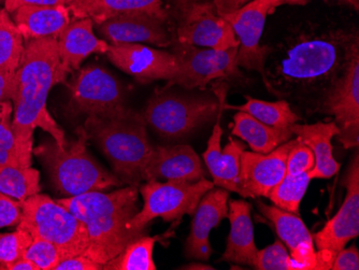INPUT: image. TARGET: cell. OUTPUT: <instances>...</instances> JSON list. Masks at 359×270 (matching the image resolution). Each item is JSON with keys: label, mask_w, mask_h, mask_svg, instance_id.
<instances>
[{"label": "cell", "mask_w": 359, "mask_h": 270, "mask_svg": "<svg viewBox=\"0 0 359 270\" xmlns=\"http://www.w3.org/2000/svg\"><path fill=\"white\" fill-rule=\"evenodd\" d=\"M357 46V28L316 24L296 28L276 46H268L265 74L271 94L311 98L316 106Z\"/></svg>", "instance_id": "6da1fadb"}, {"label": "cell", "mask_w": 359, "mask_h": 270, "mask_svg": "<svg viewBox=\"0 0 359 270\" xmlns=\"http://www.w3.org/2000/svg\"><path fill=\"white\" fill-rule=\"evenodd\" d=\"M69 74L60 60L57 39L40 38L25 41L23 55L14 74L12 130L22 167L32 166L34 132L41 128L60 146L67 144L64 130L46 108L48 93L65 83Z\"/></svg>", "instance_id": "7a4b0ae2"}, {"label": "cell", "mask_w": 359, "mask_h": 270, "mask_svg": "<svg viewBox=\"0 0 359 270\" xmlns=\"http://www.w3.org/2000/svg\"><path fill=\"white\" fill-rule=\"evenodd\" d=\"M57 201L83 222L88 234V247L84 255L102 267L126 245L147 233L130 225L140 208L136 185L121 187L108 193L94 191Z\"/></svg>", "instance_id": "3957f363"}, {"label": "cell", "mask_w": 359, "mask_h": 270, "mask_svg": "<svg viewBox=\"0 0 359 270\" xmlns=\"http://www.w3.org/2000/svg\"><path fill=\"white\" fill-rule=\"evenodd\" d=\"M112 166L123 184L136 185L144 181V171L154 146L151 144L147 125L140 112L128 106L116 114L90 116L83 126Z\"/></svg>", "instance_id": "277c9868"}, {"label": "cell", "mask_w": 359, "mask_h": 270, "mask_svg": "<svg viewBox=\"0 0 359 270\" xmlns=\"http://www.w3.org/2000/svg\"><path fill=\"white\" fill-rule=\"evenodd\" d=\"M78 138L60 146L55 140H46L32 149L48 171L54 189L65 197L78 196L94 191H108L122 187L113 173L95 160L88 149L83 127L76 130Z\"/></svg>", "instance_id": "5b68a950"}, {"label": "cell", "mask_w": 359, "mask_h": 270, "mask_svg": "<svg viewBox=\"0 0 359 270\" xmlns=\"http://www.w3.org/2000/svg\"><path fill=\"white\" fill-rule=\"evenodd\" d=\"M225 93L213 95L180 94L169 88L155 90L140 112L147 127L161 138L177 141L215 120L224 109Z\"/></svg>", "instance_id": "8992f818"}, {"label": "cell", "mask_w": 359, "mask_h": 270, "mask_svg": "<svg viewBox=\"0 0 359 270\" xmlns=\"http://www.w3.org/2000/svg\"><path fill=\"white\" fill-rule=\"evenodd\" d=\"M18 227L32 238H42L55 245L62 259L84 255L88 234L83 222L46 194L34 195L22 201V220Z\"/></svg>", "instance_id": "52a82bcc"}, {"label": "cell", "mask_w": 359, "mask_h": 270, "mask_svg": "<svg viewBox=\"0 0 359 270\" xmlns=\"http://www.w3.org/2000/svg\"><path fill=\"white\" fill-rule=\"evenodd\" d=\"M173 42L227 50L239 46L233 27L219 15L213 0H171Z\"/></svg>", "instance_id": "ba28073f"}, {"label": "cell", "mask_w": 359, "mask_h": 270, "mask_svg": "<svg viewBox=\"0 0 359 270\" xmlns=\"http://www.w3.org/2000/svg\"><path fill=\"white\" fill-rule=\"evenodd\" d=\"M213 187V182L205 178L196 182L147 181L139 189L143 205L133 217L130 225L138 231H148L149 224L157 217L175 222L184 215H193L201 197Z\"/></svg>", "instance_id": "9c48e42d"}, {"label": "cell", "mask_w": 359, "mask_h": 270, "mask_svg": "<svg viewBox=\"0 0 359 270\" xmlns=\"http://www.w3.org/2000/svg\"><path fill=\"white\" fill-rule=\"evenodd\" d=\"M314 111L334 116L338 139L346 149L359 144V46L353 50L346 66L324 93Z\"/></svg>", "instance_id": "30bf717a"}, {"label": "cell", "mask_w": 359, "mask_h": 270, "mask_svg": "<svg viewBox=\"0 0 359 270\" xmlns=\"http://www.w3.org/2000/svg\"><path fill=\"white\" fill-rule=\"evenodd\" d=\"M283 6L282 0H251L249 3L231 11H217L233 27L239 42L237 54L238 67L249 72H257L271 93L265 74V62L269 46H262L267 17L276 8Z\"/></svg>", "instance_id": "8fae6325"}, {"label": "cell", "mask_w": 359, "mask_h": 270, "mask_svg": "<svg viewBox=\"0 0 359 270\" xmlns=\"http://www.w3.org/2000/svg\"><path fill=\"white\" fill-rule=\"evenodd\" d=\"M68 83L69 108L76 116H106L126 108V90L122 82L100 65L78 69Z\"/></svg>", "instance_id": "7c38bea8"}, {"label": "cell", "mask_w": 359, "mask_h": 270, "mask_svg": "<svg viewBox=\"0 0 359 270\" xmlns=\"http://www.w3.org/2000/svg\"><path fill=\"white\" fill-rule=\"evenodd\" d=\"M171 46L177 60V70L175 78L165 88L180 86L187 90H203L210 82L238 74L239 46L215 50L179 42H173Z\"/></svg>", "instance_id": "4fadbf2b"}, {"label": "cell", "mask_w": 359, "mask_h": 270, "mask_svg": "<svg viewBox=\"0 0 359 270\" xmlns=\"http://www.w3.org/2000/svg\"><path fill=\"white\" fill-rule=\"evenodd\" d=\"M257 207L260 213L273 224L280 241L287 248L292 259L302 266V270L332 269L336 255L326 250L316 251L313 236L299 215L282 210L276 205H266L259 199Z\"/></svg>", "instance_id": "5bb4252c"}, {"label": "cell", "mask_w": 359, "mask_h": 270, "mask_svg": "<svg viewBox=\"0 0 359 270\" xmlns=\"http://www.w3.org/2000/svg\"><path fill=\"white\" fill-rule=\"evenodd\" d=\"M106 55L113 65L141 83L169 82L177 74V60L172 52L145 44H109Z\"/></svg>", "instance_id": "9a60e30c"}, {"label": "cell", "mask_w": 359, "mask_h": 270, "mask_svg": "<svg viewBox=\"0 0 359 270\" xmlns=\"http://www.w3.org/2000/svg\"><path fill=\"white\" fill-rule=\"evenodd\" d=\"M297 138H292L267 154L244 150L240 158L238 194L242 198L268 197L286 175V158Z\"/></svg>", "instance_id": "2e32d148"}, {"label": "cell", "mask_w": 359, "mask_h": 270, "mask_svg": "<svg viewBox=\"0 0 359 270\" xmlns=\"http://www.w3.org/2000/svg\"><path fill=\"white\" fill-rule=\"evenodd\" d=\"M346 187V199L332 219L314 234V245L336 255L359 234V156L358 152L350 163L342 180Z\"/></svg>", "instance_id": "e0dca14e"}, {"label": "cell", "mask_w": 359, "mask_h": 270, "mask_svg": "<svg viewBox=\"0 0 359 270\" xmlns=\"http://www.w3.org/2000/svg\"><path fill=\"white\" fill-rule=\"evenodd\" d=\"M97 26L109 44L141 43L169 48L173 43L172 25L152 14L125 13Z\"/></svg>", "instance_id": "ac0fdd59"}, {"label": "cell", "mask_w": 359, "mask_h": 270, "mask_svg": "<svg viewBox=\"0 0 359 270\" xmlns=\"http://www.w3.org/2000/svg\"><path fill=\"white\" fill-rule=\"evenodd\" d=\"M228 199L229 192L222 187H213L201 197L185 241L184 253L187 259L209 261L213 253L210 245V233L227 217Z\"/></svg>", "instance_id": "d6986e66"}, {"label": "cell", "mask_w": 359, "mask_h": 270, "mask_svg": "<svg viewBox=\"0 0 359 270\" xmlns=\"http://www.w3.org/2000/svg\"><path fill=\"white\" fill-rule=\"evenodd\" d=\"M203 178L201 157L187 144L154 147L144 171V181L196 182Z\"/></svg>", "instance_id": "ffe728a7"}, {"label": "cell", "mask_w": 359, "mask_h": 270, "mask_svg": "<svg viewBox=\"0 0 359 270\" xmlns=\"http://www.w3.org/2000/svg\"><path fill=\"white\" fill-rule=\"evenodd\" d=\"M72 21L90 19L96 25L125 13L152 14L171 23L170 11L165 0H68Z\"/></svg>", "instance_id": "44dd1931"}, {"label": "cell", "mask_w": 359, "mask_h": 270, "mask_svg": "<svg viewBox=\"0 0 359 270\" xmlns=\"http://www.w3.org/2000/svg\"><path fill=\"white\" fill-rule=\"evenodd\" d=\"M221 112L217 116L207 149L203 156L208 170L213 179L215 187L227 189L228 192L238 193L239 184L240 158L244 147L238 141L229 139V142L222 149L221 140L223 128L221 127Z\"/></svg>", "instance_id": "7402d4cb"}, {"label": "cell", "mask_w": 359, "mask_h": 270, "mask_svg": "<svg viewBox=\"0 0 359 270\" xmlns=\"http://www.w3.org/2000/svg\"><path fill=\"white\" fill-rule=\"evenodd\" d=\"M290 132L294 136L311 149L316 157V165L309 173L313 179H330L340 170V163L334 160L332 154V139L338 136L339 130L334 122H318L314 124L290 125Z\"/></svg>", "instance_id": "603a6c76"}, {"label": "cell", "mask_w": 359, "mask_h": 270, "mask_svg": "<svg viewBox=\"0 0 359 270\" xmlns=\"http://www.w3.org/2000/svg\"><path fill=\"white\" fill-rule=\"evenodd\" d=\"M251 210V205L244 199L228 203L227 217L231 222V231L222 261L252 267L258 249L254 241Z\"/></svg>", "instance_id": "cb8c5ba5"}, {"label": "cell", "mask_w": 359, "mask_h": 270, "mask_svg": "<svg viewBox=\"0 0 359 270\" xmlns=\"http://www.w3.org/2000/svg\"><path fill=\"white\" fill-rule=\"evenodd\" d=\"M93 27L92 20H74L56 38L60 60L68 72L80 69L82 62L92 54L108 51V42L97 38Z\"/></svg>", "instance_id": "d4e9b609"}, {"label": "cell", "mask_w": 359, "mask_h": 270, "mask_svg": "<svg viewBox=\"0 0 359 270\" xmlns=\"http://www.w3.org/2000/svg\"><path fill=\"white\" fill-rule=\"evenodd\" d=\"M24 41L40 38H57L72 22L67 6H24L12 12Z\"/></svg>", "instance_id": "484cf974"}, {"label": "cell", "mask_w": 359, "mask_h": 270, "mask_svg": "<svg viewBox=\"0 0 359 270\" xmlns=\"http://www.w3.org/2000/svg\"><path fill=\"white\" fill-rule=\"evenodd\" d=\"M233 136L245 141L253 152H271L292 138V133L288 130H279L268 126L249 114L238 111L233 116V126L231 130Z\"/></svg>", "instance_id": "4316f807"}, {"label": "cell", "mask_w": 359, "mask_h": 270, "mask_svg": "<svg viewBox=\"0 0 359 270\" xmlns=\"http://www.w3.org/2000/svg\"><path fill=\"white\" fill-rule=\"evenodd\" d=\"M245 104L240 106H226V108L249 114L264 124L279 130H288L290 125L295 124L300 120V116L292 110L290 102L286 100L265 102L255 100L251 96H245Z\"/></svg>", "instance_id": "83f0119b"}, {"label": "cell", "mask_w": 359, "mask_h": 270, "mask_svg": "<svg viewBox=\"0 0 359 270\" xmlns=\"http://www.w3.org/2000/svg\"><path fill=\"white\" fill-rule=\"evenodd\" d=\"M40 191V173L37 169L32 166H0V192L24 201Z\"/></svg>", "instance_id": "f1b7e54d"}, {"label": "cell", "mask_w": 359, "mask_h": 270, "mask_svg": "<svg viewBox=\"0 0 359 270\" xmlns=\"http://www.w3.org/2000/svg\"><path fill=\"white\" fill-rule=\"evenodd\" d=\"M158 241L159 237L141 236L104 264V270H156L153 252Z\"/></svg>", "instance_id": "f546056e"}, {"label": "cell", "mask_w": 359, "mask_h": 270, "mask_svg": "<svg viewBox=\"0 0 359 270\" xmlns=\"http://www.w3.org/2000/svg\"><path fill=\"white\" fill-rule=\"evenodd\" d=\"M23 36L6 9H0V72L15 74L23 55Z\"/></svg>", "instance_id": "4dcf8cb0"}, {"label": "cell", "mask_w": 359, "mask_h": 270, "mask_svg": "<svg viewBox=\"0 0 359 270\" xmlns=\"http://www.w3.org/2000/svg\"><path fill=\"white\" fill-rule=\"evenodd\" d=\"M311 181L309 173L285 175L270 191L268 198L278 208L299 215L300 203Z\"/></svg>", "instance_id": "1f68e13d"}, {"label": "cell", "mask_w": 359, "mask_h": 270, "mask_svg": "<svg viewBox=\"0 0 359 270\" xmlns=\"http://www.w3.org/2000/svg\"><path fill=\"white\" fill-rule=\"evenodd\" d=\"M252 267L256 270H302L288 253L281 241H276L265 249L258 250Z\"/></svg>", "instance_id": "d6a6232c"}, {"label": "cell", "mask_w": 359, "mask_h": 270, "mask_svg": "<svg viewBox=\"0 0 359 270\" xmlns=\"http://www.w3.org/2000/svg\"><path fill=\"white\" fill-rule=\"evenodd\" d=\"M13 104L11 100L0 104V166H21L18 158L15 139L12 130Z\"/></svg>", "instance_id": "836d02e7"}, {"label": "cell", "mask_w": 359, "mask_h": 270, "mask_svg": "<svg viewBox=\"0 0 359 270\" xmlns=\"http://www.w3.org/2000/svg\"><path fill=\"white\" fill-rule=\"evenodd\" d=\"M23 257L32 262L38 270H55L62 259V252L50 241L42 238H32Z\"/></svg>", "instance_id": "e575fe53"}, {"label": "cell", "mask_w": 359, "mask_h": 270, "mask_svg": "<svg viewBox=\"0 0 359 270\" xmlns=\"http://www.w3.org/2000/svg\"><path fill=\"white\" fill-rule=\"evenodd\" d=\"M32 241V236L21 227L13 233L0 234V270L23 257Z\"/></svg>", "instance_id": "d590c367"}, {"label": "cell", "mask_w": 359, "mask_h": 270, "mask_svg": "<svg viewBox=\"0 0 359 270\" xmlns=\"http://www.w3.org/2000/svg\"><path fill=\"white\" fill-rule=\"evenodd\" d=\"M297 138V137H296ZM316 165V157L311 149L297 138L290 148L286 158V175L310 173Z\"/></svg>", "instance_id": "8d00e7d4"}, {"label": "cell", "mask_w": 359, "mask_h": 270, "mask_svg": "<svg viewBox=\"0 0 359 270\" xmlns=\"http://www.w3.org/2000/svg\"><path fill=\"white\" fill-rule=\"evenodd\" d=\"M22 220V201L0 192V229L20 224Z\"/></svg>", "instance_id": "74e56055"}, {"label": "cell", "mask_w": 359, "mask_h": 270, "mask_svg": "<svg viewBox=\"0 0 359 270\" xmlns=\"http://www.w3.org/2000/svg\"><path fill=\"white\" fill-rule=\"evenodd\" d=\"M332 270H358L359 269V251L356 245L341 249L336 254Z\"/></svg>", "instance_id": "f35d334b"}, {"label": "cell", "mask_w": 359, "mask_h": 270, "mask_svg": "<svg viewBox=\"0 0 359 270\" xmlns=\"http://www.w3.org/2000/svg\"><path fill=\"white\" fill-rule=\"evenodd\" d=\"M104 267L86 255L67 257L62 259L55 270H102Z\"/></svg>", "instance_id": "ab89813d"}, {"label": "cell", "mask_w": 359, "mask_h": 270, "mask_svg": "<svg viewBox=\"0 0 359 270\" xmlns=\"http://www.w3.org/2000/svg\"><path fill=\"white\" fill-rule=\"evenodd\" d=\"M67 3L68 0H5V9L12 13L24 6H60Z\"/></svg>", "instance_id": "60d3db41"}, {"label": "cell", "mask_w": 359, "mask_h": 270, "mask_svg": "<svg viewBox=\"0 0 359 270\" xmlns=\"http://www.w3.org/2000/svg\"><path fill=\"white\" fill-rule=\"evenodd\" d=\"M14 74L0 72V104L11 100L13 95Z\"/></svg>", "instance_id": "b9f144b4"}, {"label": "cell", "mask_w": 359, "mask_h": 270, "mask_svg": "<svg viewBox=\"0 0 359 270\" xmlns=\"http://www.w3.org/2000/svg\"><path fill=\"white\" fill-rule=\"evenodd\" d=\"M3 270H38L32 262L28 261L25 257H20L16 259L13 263L8 264L4 267Z\"/></svg>", "instance_id": "7bdbcfd3"}, {"label": "cell", "mask_w": 359, "mask_h": 270, "mask_svg": "<svg viewBox=\"0 0 359 270\" xmlns=\"http://www.w3.org/2000/svg\"><path fill=\"white\" fill-rule=\"evenodd\" d=\"M306 1H309V0H282L283 5H302V4H306ZM342 1L351 6L355 11H358L359 0H342Z\"/></svg>", "instance_id": "ee69618b"}, {"label": "cell", "mask_w": 359, "mask_h": 270, "mask_svg": "<svg viewBox=\"0 0 359 270\" xmlns=\"http://www.w3.org/2000/svg\"><path fill=\"white\" fill-rule=\"evenodd\" d=\"M180 269L212 270L215 269V268L211 267V266L209 265H205V264L193 263L189 264V265L182 266V267L180 268Z\"/></svg>", "instance_id": "f6af8a7d"}, {"label": "cell", "mask_w": 359, "mask_h": 270, "mask_svg": "<svg viewBox=\"0 0 359 270\" xmlns=\"http://www.w3.org/2000/svg\"><path fill=\"white\" fill-rule=\"evenodd\" d=\"M3 1H5V0H3Z\"/></svg>", "instance_id": "bcb514c9"}]
</instances>
